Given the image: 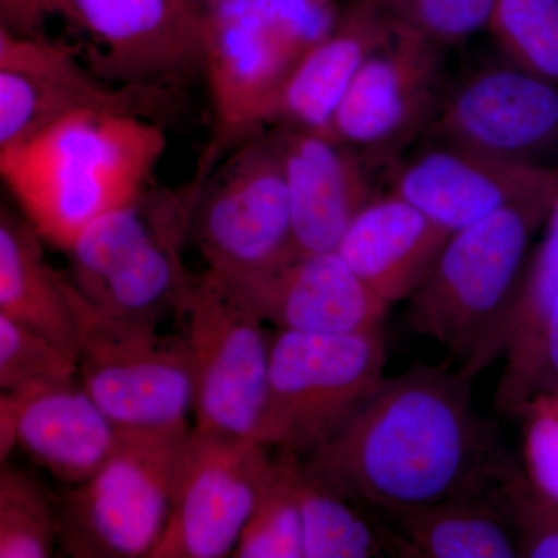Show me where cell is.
<instances>
[{
    "instance_id": "obj_4",
    "label": "cell",
    "mask_w": 558,
    "mask_h": 558,
    "mask_svg": "<svg viewBox=\"0 0 558 558\" xmlns=\"http://www.w3.org/2000/svg\"><path fill=\"white\" fill-rule=\"evenodd\" d=\"M339 0H218L202 24V72L215 110L205 175L220 154L271 123L300 61L336 27Z\"/></svg>"
},
{
    "instance_id": "obj_22",
    "label": "cell",
    "mask_w": 558,
    "mask_h": 558,
    "mask_svg": "<svg viewBox=\"0 0 558 558\" xmlns=\"http://www.w3.org/2000/svg\"><path fill=\"white\" fill-rule=\"evenodd\" d=\"M40 238L0 207V311L75 360V332L62 274L44 258Z\"/></svg>"
},
{
    "instance_id": "obj_17",
    "label": "cell",
    "mask_w": 558,
    "mask_h": 558,
    "mask_svg": "<svg viewBox=\"0 0 558 558\" xmlns=\"http://www.w3.org/2000/svg\"><path fill=\"white\" fill-rule=\"evenodd\" d=\"M230 282L279 330L368 332L381 329L389 310L337 252L299 256L269 274Z\"/></svg>"
},
{
    "instance_id": "obj_32",
    "label": "cell",
    "mask_w": 558,
    "mask_h": 558,
    "mask_svg": "<svg viewBox=\"0 0 558 558\" xmlns=\"http://www.w3.org/2000/svg\"><path fill=\"white\" fill-rule=\"evenodd\" d=\"M0 69L20 70V72L60 81L78 89L98 92V94L117 89L95 78L89 70L84 68L64 47L21 38L2 25H0Z\"/></svg>"
},
{
    "instance_id": "obj_26",
    "label": "cell",
    "mask_w": 558,
    "mask_h": 558,
    "mask_svg": "<svg viewBox=\"0 0 558 558\" xmlns=\"http://www.w3.org/2000/svg\"><path fill=\"white\" fill-rule=\"evenodd\" d=\"M60 506L31 473L0 464V558H46L60 545Z\"/></svg>"
},
{
    "instance_id": "obj_29",
    "label": "cell",
    "mask_w": 558,
    "mask_h": 558,
    "mask_svg": "<svg viewBox=\"0 0 558 558\" xmlns=\"http://www.w3.org/2000/svg\"><path fill=\"white\" fill-rule=\"evenodd\" d=\"M391 25L442 49L487 31L497 0H366Z\"/></svg>"
},
{
    "instance_id": "obj_2",
    "label": "cell",
    "mask_w": 558,
    "mask_h": 558,
    "mask_svg": "<svg viewBox=\"0 0 558 558\" xmlns=\"http://www.w3.org/2000/svg\"><path fill=\"white\" fill-rule=\"evenodd\" d=\"M167 138L134 109L80 105L0 149V182L40 240L81 231L142 196Z\"/></svg>"
},
{
    "instance_id": "obj_16",
    "label": "cell",
    "mask_w": 558,
    "mask_h": 558,
    "mask_svg": "<svg viewBox=\"0 0 558 558\" xmlns=\"http://www.w3.org/2000/svg\"><path fill=\"white\" fill-rule=\"evenodd\" d=\"M271 137L284 172L296 253L336 252L352 220L377 196L371 165L332 134L281 126Z\"/></svg>"
},
{
    "instance_id": "obj_30",
    "label": "cell",
    "mask_w": 558,
    "mask_h": 558,
    "mask_svg": "<svg viewBox=\"0 0 558 558\" xmlns=\"http://www.w3.org/2000/svg\"><path fill=\"white\" fill-rule=\"evenodd\" d=\"M545 234L527 260L515 306L506 328L502 351L519 347L527 339L558 295V190L546 216Z\"/></svg>"
},
{
    "instance_id": "obj_25",
    "label": "cell",
    "mask_w": 558,
    "mask_h": 558,
    "mask_svg": "<svg viewBox=\"0 0 558 558\" xmlns=\"http://www.w3.org/2000/svg\"><path fill=\"white\" fill-rule=\"evenodd\" d=\"M80 105L132 108L126 90L98 94L20 70L0 69V149Z\"/></svg>"
},
{
    "instance_id": "obj_13",
    "label": "cell",
    "mask_w": 558,
    "mask_h": 558,
    "mask_svg": "<svg viewBox=\"0 0 558 558\" xmlns=\"http://www.w3.org/2000/svg\"><path fill=\"white\" fill-rule=\"evenodd\" d=\"M274 454L255 439L191 427L175 478L170 517L149 558L233 556Z\"/></svg>"
},
{
    "instance_id": "obj_20",
    "label": "cell",
    "mask_w": 558,
    "mask_h": 558,
    "mask_svg": "<svg viewBox=\"0 0 558 558\" xmlns=\"http://www.w3.org/2000/svg\"><path fill=\"white\" fill-rule=\"evenodd\" d=\"M497 470L483 486L442 501L369 512L379 521L387 553L417 558L519 557Z\"/></svg>"
},
{
    "instance_id": "obj_5",
    "label": "cell",
    "mask_w": 558,
    "mask_h": 558,
    "mask_svg": "<svg viewBox=\"0 0 558 558\" xmlns=\"http://www.w3.org/2000/svg\"><path fill=\"white\" fill-rule=\"evenodd\" d=\"M0 25L49 44L58 28L95 78L128 90L202 70V25L179 0H0Z\"/></svg>"
},
{
    "instance_id": "obj_6",
    "label": "cell",
    "mask_w": 558,
    "mask_h": 558,
    "mask_svg": "<svg viewBox=\"0 0 558 558\" xmlns=\"http://www.w3.org/2000/svg\"><path fill=\"white\" fill-rule=\"evenodd\" d=\"M196 186L180 197L145 194L92 222L65 250L69 279L84 299L126 317L160 323L189 292L183 247L191 236Z\"/></svg>"
},
{
    "instance_id": "obj_11",
    "label": "cell",
    "mask_w": 558,
    "mask_h": 558,
    "mask_svg": "<svg viewBox=\"0 0 558 558\" xmlns=\"http://www.w3.org/2000/svg\"><path fill=\"white\" fill-rule=\"evenodd\" d=\"M191 236L207 269L230 281L259 277L299 258L274 137L244 143L211 186H201Z\"/></svg>"
},
{
    "instance_id": "obj_9",
    "label": "cell",
    "mask_w": 558,
    "mask_h": 558,
    "mask_svg": "<svg viewBox=\"0 0 558 558\" xmlns=\"http://www.w3.org/2000/svg\"><path fill=\"white\" fill-rule=\"evenodd\" d=\"M190 432V424L124 432L108 461L65 492L62 550L75 558H149L170 517Z\"/></svg>"
},
{
    "instance_id": "obj_19",
    "label": "cell",
    "mask_w": 558,
    "mask_h": 558,
    "mask_svg": "<svg viewBox=\"0 0 558 558\" xmlns=\"http://www.w3.org/2000/svg\"><path fill=\"white\" fill-rule=\"evenodd\" d=\"M450 231L396 196L377 194L355 216L337 255L385 303L407 300L427 277Z\"/></svg>"
},
{
    "instance_id": "obj_7",
    "label": "cell",
    "mask_w": 558,
    "mask_h": 558,
    "mask_svg": "<svg viewBox=\"0 0 558 558\" xmlns=\"http://www.w3.org/2000/svg\"><path fill=\"white\" fill-rule=\"evenodd\" d=\"M381 329L355 333L277 330L256 440L306 459L329 442L385 380Z\"/></svg>"
},
{
    "instance_id": "obj_23",
    "label": "cell",
    "mask_w": 558,
    "mask_h": 558,
    "mask_svg": "<svg viewBox=\"0 0 558 558\" xmlns=\"http://www.w3.org/2000/svg\"><path fill=\"white\" fill-rule=\"evenodd\" d=\"M295 486L303 521V558L387 556L379 521L312 475L301 459L296 462Z\"/></svg>"
},
{
    "instance_id": "obj_34",
    "label": "cell",
    "mask_w": 558,
    "mask_h": 558,
    "mask_svg": "<svg viewBox=\"0 0 558 558\" xmlns=\"http://www.w3.org/2000/svg\"><path fill=\"white\" fill-rule=\"evenodd\" d=\"M16 447V424H14V396L0 391V464L9 459Z\"/></svg>"
},
{
    "instance_id": "obj_1",
    "label": "cell",
    "mask_w": 558,
    "mask_h": 558,
    "mask_svg": "<svg viewBox=\"0 0 558 558\" xmlns=\"http://www.w3.org/2000/svg\"><path fill=\"white\" fill-rule=\"evenodd\" d=\"M368 512L414 508L481 487L501 459L475 413L472 380L416 366L385 379L326 446L301 459Z\"/></svg>"
},
{
    "instance_id": "obj_12",
    "label": "cell",
    "mask_w": 558,
    "mask_h": 558,
    "mask_svg": "<svg viewBox=\"0 0 558 558\" xmlns=\"http://www.w3.org/2000/svg\"><path fill=\"white\" fill-rule=\"evenodd\" d=\"M447 50L392 31L355 73L330 134L371 167L392 163L424 134L447 90Z\"/></svg>"
},
{
    "instance_id": "obj_15",
    "label": "cell",
    "mask_w": 558,
    "mask_h": 558,
    "mask_svg": "<svg viewBox=\"0 0 558 558\" xmlns=\"http://www.w3.org/2000/svg\"><path fill=\"white\" fill-rule=\"evenodd\" d=\"M557 189L558 170L512 163L432 138L395 165L389 191L454 233L508 205Z\"/></svg>"
},
{
    "instance_id": "obj_10",
    "label": "cell",
    "mask_w": 558,
    "mask_h": 558,
    "mask_svg": "<svg viewBox=\"0 0 558 558\" xmlns=\"http://www.w3.org/2000/svg\"><path fill=\"white\" fill-rule=\"evenodd\" d=\"M178 314L193 374V428L256 440L269 373L266 322L209 269L193 277Z\"/></svg>"
},
{
    "instance_id": "obj_36",
    "label": "cell",
    "mask_w": 558,
    "mask_h": 558,
    "mask_svg": "<svg viewBox=\"0 0 558 558\" xmlns=\"http://www.w3.org/2000/svg\"><path fill=\"white\" fill-rule=\"evenodd\" d=\"M545 400H548V402L550 403V407H553L554 411H556V413L558 414V396H557V398L545 399Z\"/></svg>"
},
{
    "instance_id": "obj_8",
    "label": "cell",
    "mask_w": 558,
    "mask_h": 558,
    "mask_svg": "<svg viewBox=\"0 0 558 558\" xmlns=\"http://www.w3.org/2000/svg\"><path fill=\"white\" fill-rule=\"evenodd\" d=\"M75 332L76 377L124 432L189 425L193 374L182 336L160 333L159 323L113 314L90 303L62 275Z\"/></svg>"
},
{
    "instance_id": "obj_21",
    "label": "cell",
    "mask_w": 558,
    "mask_h": 558,
    "mask_svg": "<svg viewBox=\"0 0 558 558\" xmlns=\"http://www.w3.org/2000/svg\"><path fill=\"white\" fill-rule=\"evenodd\" d=\"M391 32V25L366 0H349L333 31L286 81L271 123L330 134L333 116L360 65Z\"/></svg>"
},
{
    "instance_id": "obj_33",
    "label": "cell",
    "mask_w": 558,
    "mask_h": 558,
    "mask_svg": "<svg viewBox=\"0 0 558 558\" xmlns=\"http://www.w3.org/2000/svg\"><path fill=\"white\" fill-rule=\"evenodd\" d=\"M526 433V461L531 483L558 505V414L548 400L531 409Z\"/></svg>"
},
{
    "instance_id": "obj_35",
    "label": "cell",
    "mask_w": 558,
    "mask_h": 558,
    "mask_svg": "<svg viewBox=\"0 0 558 558\" xmlns=\"http://www.w3.org/2000/svg\"><path fill=\"white\" fill-rule=\"evenodd\" d=\"M179 2L202 25L208 11L218 0H179Z\"/></svg>"
},
{
    "instance_id": "obj_28",
    "label": "cell",
    "mask_w": 558,
    "mask_h": 558,
    "mask_svg": "<svg viewBox=\"0 0 558 558\" xmlns=\"http://www.w3.org/2000/svg\"><path fill=\"white\" fill-rule=\"evenodd\" d=\"M508 365L499 380L495 405L527 411L538 400L558 396V295L537 329L506 352Z\"/></svg>"
},
{
    "instance_id": "obj_24",
    "label": "cell",
    "mask_w": 558,
    "mask_h": 558,
    "mask_svg": "<svg viewBox=\"0 0 558 558\" xmlns=\"http://www.w3.org/2000/svg\"><path fill=\"white\" fill-rule=\"evenodd\" d=\"M299 459L277 451L233 557L303 558V521L295 486Z\"/></svg>"
},
{
    "instance_id": "obj_31",
    "label": "cell",
    "mask_w": 558,
    "mask_h": 558,
    "mask_svg": "<svg viewBox=\"0 0 558 558\" xmlns=\"http://www.w3.org/2000/svg\"><path fill=\"white\" fill-rule=\"evenodd\" d=\"M75 373V360L0 311V391L13 395Z\"/></svg>"
},
{
    "instance_id": "obj_18",
    "label": "cell",
    "mask_w": 558,
    "mask_h": 558,
    "mask_svg": "<svg viewBox=\"0 0 558 558\" xmlns=\"http://www.w3.org/2000/svg\"><path fill=\"white\" fill-rule=\"evenodd\" d=\"M13 396L16 447L69 486L90 478L123 438L124 429L90 398L76 373Z\"/></svg>"
},
{
    "instance_id": "obj_3",
    "label": "cell",
    "mask_w": 558,
    "mask_h": 558,
    "mask_svg": "<svg viewBox=\"0 0 558 558\" xmlns=\"http://www.w3.org/2000/svg\"><path fill=\"white\" fill-rule=\"evenodd\" d=\"M557 190L451 233L427 277L407 299L411 328L446 348L470 380L502 352L529 248Z\"/></svg>"
},
{
    "instance_id": "obj_14",
    "label": "cell",
    "mask_w": 558,
    "mask_h": 558,
    "mask_svg": "<svg viewBox=\"0 0 558 558\" xmlns=\"http://www.w3.org/2000/svg\"><path fill=\"white\" fill-rule=\"evenodd\" d=\"M425 134L495 159L558 170V86L499 58L446 90Z\"/></svg>"
},
{
    "instance_id": "obj_27",
    "label": "cell",
    "mask_w": 558,
    "mask_h": 558,
    "mask_svg": "<svg viewBox=\"0 0 558 558\" xmlns=\"http://www.w3.org/2000/svg\"><path fill=\"white\" fill-rule=\"evenodd\" d=\"M487 32L501 58L558 86V0H497Z\"/></svg>"
}]
</instances>
